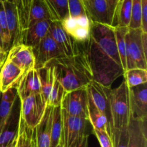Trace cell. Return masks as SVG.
Instances as JSON below:
<instances>
[{
	"mask_svg": "<svg viewBox=\"0 0 147 147\" xmlns=\"http://www.w3.org/2000/svg\"><path fill=\"white\" fill-rule=\"evenodd\" d=\"M25 74L9 59H6L0 69V92L17 87Z\"/></svg>",
	"mask_w": 147,
	"mask_h": 147,
	"instance_id": "cell-17",
	"label": "cell"
},
{
	"mask_svg": "<svg viewBox=\"0 0 147 147\" xmlns=\"http://www.w3.org/2000/svg\"><path fill=\"white\" fill-rule=\"evenodd\" d=\"M131 116L140 120L147 118L146 83L134 87H128Z\"/></svg>",
	"mask_w": 147,
	"mask_h": 147,
	"instance_id": "cell-12",
	"label": "cell"
},
{
	"mask_svg": "<svg viewBox=\"0 0 147 147\" xmlns=\"http://www.w3.org/2000/svg\"><path fill=\"white\" fill-rule=\"evenodd\" d=\"M89 97L96 108L106 116L112 131L111 110V87H106L95 81H91L86 87Z\"/></svg>",
	"mask_w": 147,
	"mask_h": 147,
	"instance_id": "cell-9",
	"label": "cell"
},
{
	"mask_svg": "<svg viewBox=\"0 0 147 147\" xmlns=\"http://www.w3.org/2000/svg\"><path fill=\"white\" fill-rule=\"evenodd\" d=\"M62 27L68 35L79 43L88 41L90 37L92 22L88 16L67 17L60 22Z\"/></svg>",
	"mask_w": 147,
	"mask_h": 147,
	"instance_id": "cell-10",
	"label": "cell"
},
{
	"mask_svg": "<svg viewBox=\"0 0 147 147\" xmlns=\"http://www.w3.org/2000/svg\"><path fill=\"white\" fill-rule=\"evenodd\" d=\"M128 128V147H147L146 120L135 119L130 115Z\"/></svg>",
	"mask_w": 147,
	"mask_h": 147,
	"instance_id": "cell-19",
	"label": "cell"
},
{
	"mask_svg": "<svg viewBox=\"0 0 147 147\" xmlns=\"http://www.w3.org/2000/svg\"><path fill=\"white\" fill-rule=\"evenodd\" d=\"M112 130L127 126L130 118L128 86L124 79L120 86L111 91Z\"/></svg>",
	"mask_w": 147,
	"mask_h": 147,
	"instance_id": "cell-3",
	"label": "cell"
},
{
	"mask_svg": "<svg viewBox=\"0 0 147 147\" xmlns=\"http://www.w3.org/2000/svg\"><path fill=\"white\" fill-rule=\"evenodd\" d=\"M43 20H52L44 0H32L28 20V27Z\"/></svg>",
	"mask_w": 147,
	"mask_h": 147,
	"instance_id": "cell-26",
	"label": "cell"
},
{
	"mask_svg": "<svg viewBox=\"0 0 147 147\" xmlns=\"http://www.w3.org/2000/svg\"><path fill=\"white\" fill-rule=\"evenodd\" d=\"M63 138V117L60 106L53 107L50 147H57Z\"/></svg>",
	"mask_w": 147,
	"mask_h": 147,
	"instance_id": "cell-22",
	"label": "cell"
},
{
	"mask_svg": "<svg viewBox=\"0 0 147 147\" xmlns=\"http://www.w3.org/2000/svg\"><path fill=\"white\" fill-rule=\"evenodd\" d=\"M64 147H73L77 140L86 133L88 120L86 118L70 115L62 110Z\"/></svg>",
	"mask_w": 147,
	"mask_h": 147,
	"instance_id": "cell-8",
	"label": "cell"
},
{
	"mask_svg": "<svg viewBox=\"0 0 147 147\" xmlns=\"http://www.w3.org/2000/svg\"><path fill=\"white\" fill-rule=\"evenodd\" d=\"M17 89L20 99L31 95L41 93L38 71L34 68L28 71L19 82Z\"/></svg>",
	"mask_w": 147,
	"mask_h": 147,
	"instance_id": "cell-20",
	"label": "cell"
},
{
	"mask_svg": "<svg viewBox=\"0 0 147 147\" xmlns=\"http://www.w3.org/2000/svg\"><path fill=\"white\" fill-rule=\"evenodd\" d=\"M119 1H121V0H119Z\"/></svg>",
	"mask_w": 147,
	"mask_h": 147,
	"instance_id": "cell-48",
	"label": "cell"
},
{
	"mask_svg": "<svg viewBox=\"0 0 147 147\" xmlns=\"http://www.w3.org/2000/svg\"><path fill=\"white\" fill-rule=\"evenodd\" d=\"M142 1V30L147 33V0Z\"/></svg>",
	"mask_w": 147,
	"mask_h": 147,
	"instance_id": "cell-38",
	"label": "cell"
},
{
	"mask_svg": "<svg viewBox=\"0 0 147 147\" xmlns=\"http://www.w3.org/2000/svg\"><path fill=\"white\" fill-rule=\"evenodd\" d=\"M14 103L15 102L4 100L0 97V133L5 128L11 118Z\"/></svg>",
	"mask_w": 147,
	"mask_h": 147,
	"instance_id": "cell-32",
	"label": "cell"
},
{
	"mask_svg": "<svg viewBox=\"0 0 147 147\" xmlns=\"http://www.w3.org/2000/svg\"><path fill=\"white\" fill-rule=\"evenodd\" d=\"M88 134L84 133L77 140L73 147H88Z\"/></svg>",
	"mask_w": 147,
	"mask_h": 147,
	"instance_id": "cell-39",
	"label": "cell"
},
{
	"mask_svg": "<svg viewBox=\"0 0 147 147\" xmlns=\"http://www.w3.org/2000/svg\"><path fill=\"white\" fill-rule=\"evenodd\" d=\"M113 147H128L129 128L125 126L121 129H113L111 135Z\"/></svg>",
	"mask_w": 147,
	"mask_h": 147,
	"instance_id": "cell-33",
	"label": "cell"
},
{
	"mask_svg": "<svg viewBox=\"0 0 147 147\" xmlns=\"http://www.w3.org/2000/svg\"><path fill=\"white\" fill-rule=\"evenodd\" d=\"M3 51H4V49L2 48V47H1V46H0V53H1V52H3Z\"/></svg>",
	"mask_w": 147,
	"mask_h": 147,
	"instance_id": "cell-45",
	"label": "cell"
},
{
	"mask_svg": "<svg viewBox=\"0 0 147 147\" xmlns=\"http://www.w3.org/2000/svg\"><path fill=\"white\" fill-rule=\"evenodd\" d=\"M0 97L3 99L7 101H13L15 102L18 97L17 87H12L7 89L4 92H0Z\"/></svg>",
	"mask_w": 147,
	"mask_h": 147,
	"instance_id": "cell-37",
	"label": "cell"
},
{
	"mask_svg": "<svg viewBox=\"0 0 147 147\" xmlns=\"http://www.w3.org/2000/svg\"><path fill=\"white\" fill-rule=\"evenodd\" d=\"M83 1L86 14L91 22L113 26L115 12L106 0H83Z\"/></svg>",
	"mask_w": 147,
	"mask_h": 147,
	"instance_id": "cell-11",
	"label": "cell"
},
{
	"mask_svg": "<svg viewBox=\"0 0 147 147\" xmlns=\"http://www.w3.org/2000/svg\"><path fill=\"white\" fill-rule=\"evenodd\" d=\"M52 20L61 22L69 17L67 0H44Z\"/></svg>",
	"mask_w": 147,
	"mask_h": 147,
	"instance_id": "cell-25",
	"label": "cell"
},
{
	"mask_svg": "<svg viewBox=\"0 0 147 147\" xmlns=\"http://www.w3.org/2000/svg\"><path fill=\"white\" fill-rule=\"evenodd\" d=\"M49 34L55 41L65 56H76L83 52V43H78L68 35L62 27L60 22L52 20Z\"/></svg>",
	"mask_w": 147,
	"mask_h": 147,
	"instance_id": "cell-7",
	"label": "cell"
},
{
	"mask_svg": "<svg viewBox=\"0 0 147 147\" xmlns=\"http://www.w3.org/2000/svg\"><path fill=\"white\" fill-rule=\"evenodd\" d=\"M17 147H19V145H18V144H17Z\"/></svg>",
	"mask_w": 147,
	"mask_h": 147,
	"instance_id": "cell-47",
	"label": "cell"
},
{
	"mask_svg": "<svg viewBox=\"0 0 147 147\" xmlns=\"http://www.w3.org/2000/svg\"><path fill=\"white\" fill-rule=\"evenodd\" d=\"M33 51L35 56L34 69L37 70L44 67L53 59L65 56L50 34L42 40L38 46L33 49Z\"/></svg>",
	"mask_w": 147,
	"mask_h": 147,
	"instance_id": "cell-13",
	"label": "cell"
},
{
	"mask_svg": "<svg viewBox=\"0 0 147 147\" xmlns=\"http://www.w3.org/2000/svg\"><path fill=\"white\" fill-rule=\"evenodd\" d=\"M83 49L91 70L93 80L111 87L125 70L116 46L114 27L92 22L88 40Z\"/></svg>",
	"mask_w": 147,
	"mask_h": 147,
	"instance_id": "cell-1",
	"label": "cell"
},
{
	"mask_svg": "<svg viewBox=\"0 0 147 147\" xmlns=\"http://www.w3.org/2000/svg\"><path fill=\"white\" fill-rule=\"evenodd\" d=\"M0 46L2 47V40H1V30H0Z\"/></svg>",
	"mask_w": 147,
	"mask_h": 147,
	"instance_id": "cell-44",
	"label": "cell"
},
{
	"mask_svg": "<svg viewBox=\"0 0 147 147\" xmlns=\"http://www.w3.org/2000/svg\"><path fill=\"white\" fill-rule=\"evenodd\" d=\"M93 133L98 138L99 144L101 147H113V142H112L111 138L108 134V133L105 131H99L97 129H93Z\"/></svg>",
	"mask_w": 147,
	"mask_h": 147,
	"instance_id": "cell-36",
	"label": "cell"
},
{
	"mask_svg": "<svg viewBox=\"0 0 147 147\" xmlns=\"http://www.w3.org/2000/svg\"><path fill=\"white\" fill-rule=\"evenodd\" d=\"M65 92H66L65 91L63 86L55 78L53 87L50 91L48 99H47V105H50L52 107L60 106L62 99H63V96H64Z\"/></svg>",
	"mask_w": 147,
	"mask_h": 147,
	"instance_id": "cell-31",
	"label": "cell"
},
{
	"mask_svg": "<svg viewBox=\"0 0 147 147\" xmlns=\"http://www.w3.org/2000/svg\"><path fill=\"white\" fill-rule=\"evenodd\" d=\"M15 4L18 14L19 21L22 33L28 27L29 14L32 4V0H10Z\"/></svg>",
	"mask_w": 147,
	"mask_h": 147,
	"instance_id": "cell-28",
	"label": "cell"
},
{
	"mask_svg": "<svg viewBox=\"0 0 147 147\" xmlns=\"http://www.w3.org/2000/svg\"><path fill=\"white\" fill-rule=\"evenodd\" d=\"M32 141H33V147H34V141H33V137H32Z\"/></svg>",
	"mask_w": 147,
	"mask_h": 147,
	"instance_id": "cell-46",
	"label": "cell"
},
{
	"mask_svg": "<svg viewBox=\"0 0 147 147\" xmlns=\"http://www.w3.org/2000/svg\"><path fill=\"white\" fill-rule=\"evenodd\" d=\"M142 29H129L126 35V69H147V56L142 43Z\"/></svg>",
	"mask_w": 147,
	"mask_h": 147,
	"instance_id": "cell-5",
	"label": "cell"
},
{
	"mask_svg": "<svg viewBox=\"0 0 147 147\" xmlns=\"http://www.w3.org/2000/svg\"><path fill=\"white\" fill-rule=\"evenodd\" d=\"M88 96L86 87L65 93L60 108L67 114L88 120Z\"/></svg>",
	"mask_w": 147,
	"mask_h": 147,
	"instance_id": "cell-6",
	"label": "cell"
},
{
	"mask_svg": "<svg viewBox=\"0 0 147 147\" xmlns=\"http://www.w3.org/2000/svg\"><path fill=\"white\" fill-rule=\"evenodd\" d=\"M7 59L22 69L24 74L34 69L35 65L33 49L22 43L11 46L7 52Z\"/></svg>",
	"mask_w": 147,
	"mask_h": 147,
	"instance_id": "cell-14",
	"label": "cell"
},
{
	"mask_svg": "<svg viewBox=\"0 0 147 147\" xmlns=\"http://www.w3.org/2000/svg\"><path fill=\"white\" fill-rule=\"evenodd\" d=\"M46 65L54 69L56 79L66 92L87 87L93 81L87 56L83 53L73 56H62L53 59Z\"/></svg>",
	"mask_w": 147,
	"mask_h": 147,
	"instance_id": "cell-2",
	"label": "cell"
},
{
	"mask_svg": "<svg viewBox=\"0 0 147 147\" xmlns=\"http://www.w3.org/2000/svg\"><path fill=\"white\" fill-rule=\"evenodd\" d=\"M10 36V48L20 43L22 30L15 4L10 0H2Z\"/></svg>",
	"mask_w": 147,
	"mask_h": 147,
	"instance_id": "cell-18",
	"label": "cell"
},
{
	"mask_svg": "<svg viewBox=\"0 0 147 147\" xmlns=\"http://www.w3.org/2000/svg\"><path fill=\"white\" fill-rule=\"evenodd\" d=\"M69 17L76 18L87 16L83 0H67Z\"/></svg>",
	"mask_w": 147,
	"mask_h": 147,
	"instance_id": "cell-35",
	"label": "cell"
},
{
	"mask_svg": "<svg viewBox=\"0 0 147 147\" xmlns=\"http://www.w3.org/2000/svg\"><path fill=\"white\" fill-rule=\"evenodd\" d=\"M142 1L132 0L131 17L129 29H139L142 27Z\"/></svg>",
	"mask_w": 147,
	"mask_h": 147,
	"instance_id": "cell-34",
	"label": "cell"
},
{
	"mask_svg": "<svg viewBox=\"0 0 147 147\" xmlns=\"http://www.w3.org/2000/svg\"><path fill=\"white\" fill-rule=\"evenodd\" d=\"M20 103V119L27 128L33 130L41 121L45 112L47 102L40 93L21 99Z\"/></svg>",
	"mask_w": 147,
	"mask_h": 147,
	"instance_id": "cell-4",
	"label": "cell"
},
{
	"mask_svg": "<svg viewBox=\"0 0 147 147\" xmlns=\"http://www.w3.org/2000/svg\"><path fill=\"white\" fill-rule=\"evenodd\" d=\"M53 107L47 105L40 123L32 130L34 147H50Z\"/></svg>",
	"mask_w": 147,
	"mask_h": 147,
	"instance_id": "cell-16",
	"label": "cell"
},
{
	"mask_svg": "<svg viewBox=\"0 0 147 147\" xmlns=\"http://www.w3.org/2000/svg\"><path fill=\"white\" fill-rule=\"evenodd\" d=\"M0 30L2 40V48L4 51L8 52L10 48V36L7 27V17L2 0H0Z\"/></svg>",
	"mask_w": 147,
	"mask_h": 147,
	"instance_id": "cell-30",
	"label": "cell"
},
{
	"mask_svg": "<svg viewBox=\"0 0 147 147\" xmlns=\"http://www.w3.org/2000/svg\"><path fill=\"white\" fill-rule=\"evenodd\" d=\"M37 71H38L39 76H40L41 94L44 99L47 102L50 91L53 87V83L55 79L54 69L52 66L45 65L44 67L38 69Z\"/></svg>",
	"mask_w": 147,
	"mask_h": 147,
	"instance_id": "cell-24",
	"label": "cell"
},
{
	"mask_svg": "<svg viewBox=\"0 0 147 147\" xmlns=\"http://www.w3.org/2000/svg\"><path fill=\"white\" fill-rule=\"evenodd\" d=\"M7 52L3 51L1 52V53H0V69H1V66H3L4 61H5L6 59H7Z\"/></svg>",
	"mask_w": 147,
	"mask_h": 147,
	"instance_id": "cell-40",
	"label": "cell"
},
{
	"mask_svg": "<svg viewBox=\"0 0 147 147\" xmlns=\"http://www.w3.org/2000/svg\"><path fill=\"white\" fill-rule=\"evenodd\" d=\"M124 81L129 88L143 84L147 82V69L132 68L126 69L123 73Z\"/></svg>",
	"mask_w": 147,
	"mask_h": 147,
	"instance_id": "cell-27",
	"label": "cell"
},
{
	"mask_svg": "<svg viewBox=\"0 0 147 147\" xmlns=\"http://www.w3.org/2000/svg\"><path fill=\"white\" fill-rule=\"evenodd\" d=\"M106 1L108 2V4H109V6L111 7V8L114 11L116 10V6H117L118 2H119V0H106Z\"/></svg>",
	"mask_w": 147,
	"mask_h": 147,
	"instance_id": "cell-41",
	"label": "cell"
},
{
	"mask_svg": "<svg viewBox=\"0 0 147 147\" xmlns=\"http://www.w3.org/2000/svg\"><path fill=\"white\" fill-rule=\"evenodd\" d=\"M52 20H43L29 26L22 33L20 43L36 48L43 38L49 35Z\"/></svg>",
	"mask_w": 147,
	"mask_h": 147,
	"instance_id": "cell-15",
	"label": "cell"
},
{
	"mask_svg": "<svg viewBox=\"0 0 147 147\" xmlns=\"http://www.w3.org/2000/svg\"><path fill=\"white\" fill-rule=\"evenodd\" d=\"M129 30V27H114L115 37H116V46L121 60L122 65L124 70H126V35Z\"/></svg>",
	"mask_w": 147,
	"mask_h": 147,
	"instance_id": "cell-29",
	"label": "cell"
},
{
	"mask_svg": "<svg viewBox=\"0 0 147 147\" xmlns=\"http://www.w3.org/2000/svg\"><path fill=\"white\" fill-rule=\"evenodd\" d=\"M57 147H64V138H63V139L61 140V141H60V144H58Z\"/></svg>",
	"mask_w": 147,
	"mask_h": 147,
	"instance_id": "cell-43",
	"label": "cell"
},
{
	"mask_svg": "<svg viewBox=\"0 0 147 147\" xmlns=\"http://www.w3.org/2000/svg\"><path fill=\"white\" fill-rule=\"evenodd\" d=\"M88 120L90 121V124L93 126V129H97L99 131H105L108 133L111 137V130L108 122L107 118L106 115L100 110H99L93 101L88 96Z\"/></svg>",
	"mask_w": 147,
	"mask_h": 147,
	"instance_id": "cell-21",
	"label": "cell"
},
{
	"mask_svg": "<svg viewBox=\"0 0 147 147\" xmlns=\"http://www.w3.org/2000/svg\"><path fill=\"white\" fill-rule=\"evenodd\" d=\"M17 144H18V135L16 136L6 147H17Z\"/></svg>",
	"mask_w": 147,
	"mask_h": 147,
	"instance_id": "cell-42",
	"label": "cell"
},
{
	"mask_svg": "<svg viewBox=\"0 0 147 147\" xmlns=\"http://www.w3.org/2000/svg\"><path fill=\"white\" fill-rule=\"evenodd\" d=\"M132 0H121L118 2L114 14L113 27H129L131 17Z\"/></svg>",
	"mask_w": 147,
	"mask_h": 147,
	"instance_id": "cell-23",
	"label": "cell"
}]
</instances>
